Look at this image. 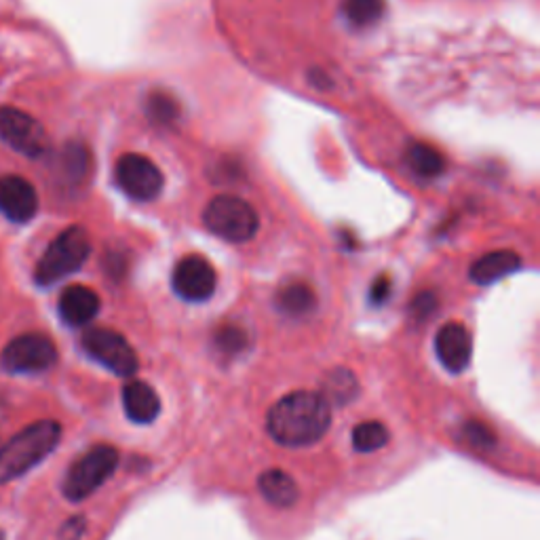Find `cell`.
<instances>
[{"label":"cell","mask_w":540,"mask_h":540,"mask_svg":"<svg viewBox=\"0 0 540 540\" xmlns=\"http://www.w3.org/2000/svg\"><path fill=\"white\" fill-rule=\"evenodd\" d=\"M332 424V405L319 393L296 391L281 397L266 414V431L285 448H308Z\"/></svg>","instance_id":"obj_1"},{"label":"cell","mask_w":540,"mask_h":540,"mask_svg":"<svg viewBox=\"0 0 540 540\" xmlns=\"http://www.w3.org/2000/svg\"><path fill=\"white\" fill-rule=\"evenodd\" d=\"M62 439V427L55 420H38L11 437L0 448V484L26 475L43 462Z\"/></svg>","instance_id":"obj_2"},{"label":"cell","mask_w":540,"mask_h":540,"mask_svg":"<svg viewBox=\"0 0 540 540\" xmlns=\"http://www.w3.org/2000/svg\"><path fill=\"white\" fill-rule=\"evenodd\" d=\"M91 256V237L83 226H70L57 235L38 260L34 279L38 285H53L83 268Z\"/></svg>","instance_id":"obj_3"},{"label":"cell","mask_w":540,"mask_h":540,"mask_svg":"<svg viewBox=\"0 0 540 540\" xmlns=\"http://www.w3.org/2000/svg\"><path fill=\"white\" fill-rule=\"evenodd\" d=\"M203 222L209 233L228 243H247L258 235L260 216L245 199L235 195H218L203 211Z\"/></svg>","instance_id":"obj_4"},{"label":"cell","mask_w":540,"mask_h":540,"mask_svg":"<svg viewBox=\"0 0 540 540\" xmlns=\"http://www.w3.org/2000/svg\"><path fill=\"white\" fill-rule=\"evenodd\" d=\"M119 467V450L112 446H95L79 460H74L64 477V496L72 503H81L95 490H100Z\"/></svg>","instance_id":"obj_5"},{"label":"cell","mask_w":540,"mask_h":540,"mask_svg":"<svg viewBox=\"0 0 540 540\" xmlns=\"http://www.w3.org/2000/svg\"><path fill=\"white\" fill-rule=\"evenodd\" d=\"M85 353L104 365L112 374L129 378L140 370V359L135 355L133 346L119 332L108 327H93L83 334Z\"/></svg>","instance_id":"obj_6"},{"label":"cell","mask_w":540,"mask_h":540,"mask_svg":"<svg viewBox=\"0 0 540 540\" xmlns=\"http://www.w3.org/2000/svg\"><path fill=\"white\" fill-rule=\"evenodd\" d=\"M55 363V344L43 334L17 336L5 346L3 355H0V365L9 374H41L51 370Z\"/></svg>","instance_id":"obj_7"},{"label":"cell","mask_w":540,"mask_h":540,"mask_svg":"<svg viewBox=\"0 0 540 540\" xmlns=\"http://www.w3.org/2000/svg\"><path fill=\"white\" fill-rule=\"evenodd\" d=\"M114 176H117L119 188L133 201L157 199L165 186V176L159 165L135 152L123 154L114 167Z\"/></svg>","instance_id":"obj_8"},{"label":"cell","mask_w":540,"mask_h":540,"mask_svg":"<svg viewBox=\"0 0 540 540\" xmlns=\"http://www.w3.org/2000/svg\"><path fill=\"white\" fill-rule=\"evenodd\" d=\"M0 140L30 159L43 157L49 148L45 127L13 106H0Z\"/></svg>","instance_id":"obj_9"},{"label":"cell","mask_w":540,"mask_h":540,"mask_svg":"<svg viewBox=\"0 0 540 540\" xmlns=\"http://www.w3.org/2000/svg\"><path fill=\"white\" fill-rule=\"evenodd\" d=\"M173 289L182 300L205 302L216 292L218 275L216 268L203 256H184L173 268Z\"/></svg>","instance_id":"obj_10"},{"label":"cell","mask_w":540,"mask_h":540,"mask_svg":"<svg viewBox=\"0 0 540 540\" xmlns=\"http://www.w3.org/2000/svg\"><path fill=\"white\" fill-rule=\"evenodd\" d=\"M38 192L22 176L0 178V214L15 224H26L38 214Z\"/></svg>","instance_id":"obj_11"},{"label":"cell","mask_w":540,"mask_h":540,"mask_svg":"<svg viewBox=\"0 0 540 540\" xmlns=\"http://www.w3.org/2000/svg\"><path fill=\"white\" fill-rule=\"evenodd\" d=\"M437 359L443 368L452 374H460L469 368L473 355V340L462 323L450 321L441 327L435 336Z\"/></svg>","instance_id":"obj_12"},{"label":"cell","mask_w":540,"mask_h":540,"mask_svg":"<svg viewBox=\"0 0 540 540\" xmlns=\"http://www.w3.org/2000/svg\"><path fill=\"white\" fill-rule=\"evenodd\" d=\"M60 317L72 327H83L100 313V296L87 285H70L60 296Z\"/></svg>","instance_id":"obj_13"},{"label":"cell","mask_w":540,"mask_h":540,"mask_svg":"<svg viewBox=\"0 0 540 540\" xmlns=\"http://www.w3.org/2000/svg\"><path fill=\"white\" fill-rule=\"evenodd\" d=\"M123 408L129 420L138 424H148L161 414V399L148 382L131 380L123 389Z\"/></svg>","instance_id":"obj_14"},{"label":"cell","mask_w":540,"mask_h":540,"mask_svg":"<svg viewBox=\"0 0 540 540\" xmlns=\"http://www.w3.org/2000/svg\"><path fill=\"white\" fill-rule=\"evenodd\" d=\"M519 268H522V258H519L515 252H511V249H500V252L486 254L477 262H473L469 277L477 285H490L503 277L513 275Z\"/></svg>","instance_id":"obj_15"},{"label":"cell","mask_w":540,"mask_h":540,"mask_svg":"<svg viewBox=\"0 0 540 540\" xmlns=\"http://www.w3.org/2000/svg\"><path fill=\"white\" fill-rule=\"evenodd\" d=\"M258 488L268 503L277 509L294 507L300 498V488L296 484V479L281 469L264 471L258 479Z\"/></svg>","instance_id":"obj_16"},{"label":"cell","mask_w":540,"mask_h":540,"mask_svg":"<svg viewBox=\"0 0 540 540\" xmlns=\"http://www.w3.org/2000/svg\"><path fill=\"white\" fill-rule=\"evenodd\" d=\"M319 395L330 405L344 408V405H349L353 399H357L359 380L349 368H336L325 374Z\"/></svg>","instance_id":"obj_17"},{"label":"cell","mask_w":540,"mask_h":540,"mask_svg":"<svg viewBox=\"0 0 540 540\" xmlns=\"http://www.w3.org/2000/svg\"><path fill=\"white\" fill-rule=\"evenodd\" d=\"M317 306V296L311 285L302 281H292L279 289L277 294V308L289 317H304L313 313Z\"/></svg>","instance_id":"obj_18"},{"label":"cell","mask_w":540,"mask_h":540,"mask_svg":"<svg viewBox=\"0 0 540 540\" xmlns=\"http://www.w3.org/2000/svg\"><path fill=\"white\" fill-rule=\"evenodd\" d=\"M60 173L68 186H81L89 180L91 154L83 144H68L60 157Z\"/></svg>","instance_id":"obj_19"},{"label":"cell","mask_w":540,"mask_h":540,"mask_svg":"<svg viewBox=\"0 0 540 540\" xmlns=\"http://www.w3.org/2000/svg\"><path fill=\"white\" fill-rule=\"evenodd\" d=\"M408 165L418 178H437L446 171V159H443V154L437 148L422 142L410 146Z\"/></svg>","instance_id":"obj_20"},{"label":"cell","mask_w":540,"mask_h":540,"mask_svg":"<svg viewBox=\"0 0 540 540\" xmlns=\"http://www.w3.org/2000/svg\"><path fill=\"white\" fill-rule=\"evenodd\" d=\"M384 0H344L342 13L349 19V24L355 28L374 26L384 15Z\"/></svg>","instance_id":"obj_21"},{"label":"cell","mask_w":540,"mask_h":540,"mask_svg":"<svg viewBox=\"0 0 540 540\" xmlns=\"http://www.w3.org/2000/svg\"><path fill=\"white\" fill-rule=\"evenodd\" d=\"M389 443V429L378 420H365L353 429V448L357 452H376Z\"/></svg>","instance_id":"obj_22"},{"label":"cell","mask_w":540,"mask_h":540,"mask_svg":"<svg viewBox=\"0 0 540 540\" xmlns=\"http://www.w3.org/2000/svg\"><path fill=\"white\" fill-rule=\"evenodd\" d=\"M146 112H148V117H150L154 123L171 125L173 121L178 119L180 106L176 104V100L171 98V95L159 93V91H157V93H150V95H148Z\"/></svg>","instance_id":"obj_23"},{"label":"cell","mask_w":540,"mask_h":540,"mask_svg":"<svg viewBox=\"0 0 540 540\" xmlns=\"http://www.w3.org/2000/svg\"><path fill=\"white\" fill-rule=\"evenodd\" d=\"M216 344L220 351L228 355H237L247 346V334L239 330V327H222L216 334Z\"/></svg>","instance_id":"obj_24"},{"label":"cell","mask_w":540,"mask_h":540,"mask_svg":"<svg viewBox=\"0 0 540 540\" xmlns=\"http://www.w3.org/2000/svg\"><path fill=\"white\" fill-rule=\"evenodd\" d=\"M465 435L473 443V446H477V448H490L494 443V433L486 427V424H481L477 420L467 424Z\"/></svg>","instance_id":"obj_25"},{"label":"cell","mask_w":540,"mask_h":540,"mask_svg":"<svg viewBox=\"0 0 540 540\" xmlns=\"http://www.w3.org/2000/svg\"><path fill=\"white\" fill-rule=\"evenodd\" d=\"M437 308V298L431 292L418 294V298L412 302V317L416 321H427Z\"/></svg>","instance_id":"obj_26"},{"label":"cell","mask_w":540,"mask_h":540,"mask_svg":"<svg viewBox=\"0 0 540 540\" xmlns=\"http://www.w3.org/2000/svg\"><path fill=\"white\" fill-rule=\"evenodd\" d=\"M391 296V279L389 277H380L374 281L372 289H370V300L374 304H382V302H387Z\"/></svg>","instance_id":"obj_27"},{"label":"cell","mask_w":540,"mask_h":540,"mask_svg":"<svg viewBox=\"0 0 540 540\" xmlns=\"http://www.w3.org/2000/svg\"><path fill=\"white\" fill-rule=\"evenodd\" d=\"M85 532V519L83 517H72L66 522V526L62 528V540H81Z\"/></svg>","instance_id":"obj_28"},{"label":"cell","mask_w":540,"mask_h":540,"mask_svg":"<svg viewBox=\"0 0 540 540\" xmlns=\"http://www.w3.org/2000/svg\"><path fill=\"white\" fill-rule=\"evenodd\" d=\"M0 540H7V538H5V532H3V530H0Z\"/></svg>","instance_id":"obj_29"}]
</instances>
